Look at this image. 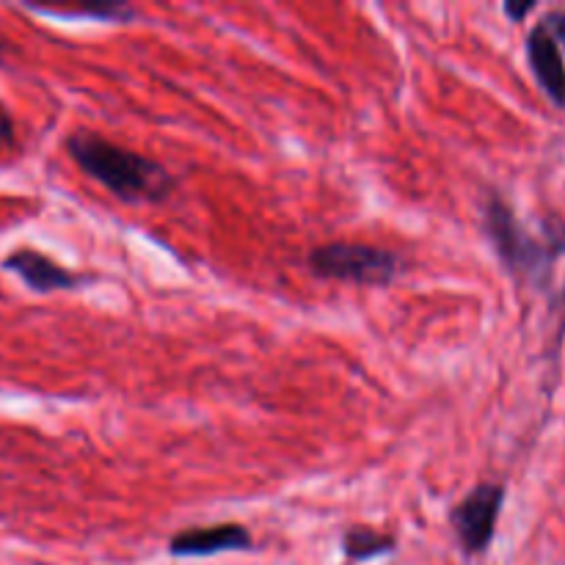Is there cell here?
<instances>
[{"instance_id":"6da1fadb","label":"cell","mask_w":565,"mask_h":565,"mask_svg":"<svg viewBox=\"0 0 565 565\" xmlns=\"http://www.w3.org/2000/svg\"><path fill=\"white\" fill-rule=\"evenodd\" d=\"M66 154L83 174L92 177L121 202H163L174 191V177L166 166L92 130L72 132L66 138Z\"/></svg>"},{"instance_id":"7a4b0ae2","label":"cell","mask_w":565,"mask_h":565,"mask_svg":"<svg viewBox=\"0 0 565 565\" xmlns=\"http://www.w3.org/2000/svg\"><path fill=\"white\" fill-rule=\"evenodd\" d=\"M483 226L505 268L519 281H530L541 290H552L555 268L565 257V224L550 221L544 226V235L535 237L519 221L511 204L500 193H491L483 207Z\"/></svg>"},{"instance_id":"3957f363","label":"cell","mask_w":565,"mask_h":565,"mask_svg":"<svg viewBox=\"0 0 565 565\" xmlns=\"http://www.w3.org/2000/svg\"><path fill=\"white\" fill-rule=\"evenodd\" d=\"M318 279L351 281L364 287H384L401 276L403 263L395 252L367 243H326L307 257Z\"/></svg>"},{"instance_id":"277c9868","label":"cell","mask_w":565,"mask_h":565,"mask_svg":"<svg viewBox=\"0 0 565 565\" xmlns=\"http://www.w3.org/2000/svg\"><path fill=\"white\" fill-rule=\"evenodd\" d=\"M502 505H505V486L480 483L450 511L452 533L469 557L483 555L491 546Z\"/></svg>"},{"instance_id":"5b68a950","label":"cell","mask_w":565,"mask_h":565,"mask_svg":"<svg viewBox=\"0 0 565 565\" xmlns=\"http://www.w3.org/2000/svg\"><path fill=\"white\" fill-rule=\"evenodd\" d=\"M527 61L546 97L565 108V58L563 47L544 20L527 33Z\"/></svg>"},{"instance_id":"8992f818","label":"cell","mask_w":565,"mask_h":565,"mask_svg":"<svg viewBox=\"0 0 565 565\" xmlns=\"http://www.w3.org/2000/svg\"><path fill=\"white\" fill-rule=\"evenodd\" d=\"M254 546L252 533L243 524H213V527H188L169 541L174 557H213L221 552H246Z\"/></svg>"},{"instance_id":"52a82bcc","label":"cell","mask_w":565,"mask_h":565,"mask_svg":"<svg viewBox=\"0 0 565 565\" xmlns=\"http://www.w3.org/2000/svg\"><path fill=\"white\" fill-rule=\"evenodd\" d=\"M3 270L14 274L17 279L25 281L33 292H58V290H77L83 279L47 254L36 252V248H17L3 259Z\"/></svg>"},{"instance_id":"ba28073f","label":"cell","mask_w":565,"mask_h":565,"mask_svg":"<svg viewBox=\"0 0 565 565\" xmlns=\"http://www.w3.org/2000/svg\"><path fill=\"white\" fill-rule=\"evenodd\" d=\"M397 546L395 535L379 533V530L370 527H351L342 535V555L348 563H364L373 561V557L390 555Z\"/></svg>"},{"instance_id":"9c48e42d","label":"cell","mask_w":565,"mask_h":565,"mask_svg":"<svg viewBox=\"0 0 565 565\" xmlns=\"http://www.w3.org/2000/svg\"><path fill=\"white\" fill-rule=\"evenodd\" d=\"M36 11L44 14H66V17H97V20H110V22H127L136 17V9L125 3H86V6H33Z\"/></svg>"},{"instance_id":"30bf717a","label":"cell","mask_w":565,"mask_h":565,"mask_svg":"<svg viewBox=\"0 0 565 565\" xmlns=\"http://www.w3.org/2000/svg\"><path fill=\"white\" fill-rule=\"evenodd\" d=\"M17 141V127H14V119H11L6 110H0V149H9L14 147Z\"/></svg>"},{"instance_id":"8fae6325","label":"cell","mask_w":565,"mask_h":565,"mask_svg":"<svg viewBox=\"0 0 565 565\" xmlns=\"http://www.w3.org/2000/svg\"><path fill=\"white\" fill-rule=\"evenodd\" d=\"M544 22L550 25V31L555 33V39L561 42V47H565V11L563 9H552L550 14L544 17Z\"/></svg>"},{"instance_id":"7c38bea8","label":"cell","mask_w":565,"mask_h":565,"mask_svg":"<svg viewBox=\"0 0 565 565\" xmlns=\"http://www.w3.org/2000/svg\"><path fill=\"white\" fill-rule=\"evenodd\" d=\"M530 11H535L533 0H527V3H505V14L511 17L513 22H524V17H527Z\"/></svg>"},{"instance_id":"4fadbf2b","label":"cell","mask_w":565,"mask_h":565,"mask_svg":"<svg viewBox=\"0 0 565 565\" xmlns=\"http://www.w3.org/2000/svg\"><path fill=\"white\" fill-rule=\"evenodd\" d=\"M9 50H11L9 39H3V36H0V61H3V55H6V53H9Z\"/></svg>"}]
</instances>
